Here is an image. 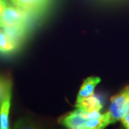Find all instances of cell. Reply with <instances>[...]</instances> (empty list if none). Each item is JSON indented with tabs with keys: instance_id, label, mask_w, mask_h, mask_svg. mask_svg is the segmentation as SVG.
<instances>
[{
	"instance_id": "1",
	"label": "cell",
	"mask_w": 129,
	"mask_h": 129,
	"mask_svg": "<svg viewBox=\"0 0 129 129\" xmlns=\"http://www.w3.org/2000/svg\"><path fill=\"white\" fill-rule=\"evenodd\" d=\"M129 112V86H127L119 93L111 99L109 115L111 123L120 120Z\"/></svg>"
},
{
	"instance_id": "2",
	"label": "cell",
	"mask_w": 129,
	"mask_h": 129,
	"mask_svg": "<svg viewBox=\"0 0 129 129\" xmlns=\"http://www.w3.org/2000/svg\"><path fill=\"white\" fill-rule=\"evenodd\" d=\"M27 12L15 5H7L0 15V28L9 27L27 24Z\"/></svg>"
},
{
	"instance_id": "3",
	"label": "cell",
	"mask_w": 129,
	"mask_h": 129,
	"mask_svg": "<svg viewBox=\"0 0 129 129\" xmlns=\"http://www.w3.org/2000/svg\"><path fill=\"white\" fill-rule=\"evenodd\" d=\"M87 119L80 111H75L63 116L60 120L61 124L71 129H85V125Z\"/></svg>"
},
{
	"instance_id": "4",
	"label": "cell",
	"mask_w": 129,
	"mask_h": 129,
	"mask_svg": "<svg viewBox=\"0 0 129 129\" xmlns=\"http://www.w3.org/2000/svg\"><path fill=\"white\" fill-rule=\"evenodd\" d=\"M101 82L98 77H89L83 83L77 95L76 103L80 102L83 99L94 95V90L97 85Z\"/></svg>"
},
{
	"instance_id": "5",
	"label": "cell",
	"mask_w": 129,
	"mask_h": 129,
	"mask_svg": "<svg viewBox=\"0 0 129 129\" xmlns=\"http://www.w3.org/2000/svg\"><path fill=\"white\" fill-rule=\"evenodd\" d=\"M102 107L103 106L100 99L94 95L88 97L80 102L76 103L75 104V108L77 109L84 111L85 113L101 111Z\"/></svg>"
},
{
	"instance_id": "6",
	"label": "cell",
	"mask_w": 129,
	"mask_h": 129,
	"mask_svg": "<svg viewBox=\"0 0 129 129\" xmlns=\"http://www.w3.org/2000/svg\"><path fill=\"white\" fill-rule=\"evenodd\" d=\"M48 0H16L14 5L19 7L29 14H34L46 5Z\"/></svg>"
},
{
	"instance_id": "7",
	"label": "cell",
	"mask_w": 129,
	"mask_h": 129,
	"mask_svg": "<svg viewBox=\"0 0 129 129\" xmlns=\"http://www.w3.org/2000/svg\"><path fill=\"white\" fill-rule=\"evenodd\" d=\"M12 92H9L0 103V129L9 128V114Z\"/></svg>"
},
{
	"instance_id": "8",
	"label": "cell",
	"mask_w": 129,
	"mask_h": 129,
	"mask_svg": "<svg viewBox=\"0 0 129 129\" xmlns=\"http://www.w3.org/2000/svg\"><path fill=\"white\" fill-rule=\"evenodd\" d=\"M111 124L109 113L101 114L99 117L88 119L85 122V129H101Z\"/></svg>"
},
{
	"instance_id": "9",
	"label": "cell",
	"mask_w": 129,
	"mask_h": 129,
	"mask_svg": "<svg viewBox=\"0 0 129 129\" xmlns=\"http://www.w3.org/2000/svg\"><path fill=\"white\" fill-rule=\"evenodd\" d=\"M17 47L18 46L10 40L5 32L2 29H0V52L9 53L15 50Z\"/></svg>"
},
{
	"instance_id": "10",
	"label": "cell",
	"mask_w": 129,
	"mask_h": 129,
	"mask_svg": "<svg viewBox=\"0 0 129 129\" xmlns=\"http://www.w3.org/2000/svg\"><path fill=\"white\" fill-rule=\"evenodd\" d=\"M10 92H12L11 80L5 77L0 76V103Z\"/></svg>"
},
{
	"instance_id": "11",
	"label": "cell",
	"mask_w": 129,
	"mask_h": 129,
	"mask_svg": "<svg viewBox=\"0 0 129 129\" xmlns=\"http://www.w3.org/2000/svg\"><path fill=\"white\" fill-rule=\"evenodd\" d=\"M7 5H8L7 0H0V15L3 12L5 8L7 7Z\"/></svg>"
},
{
	"instance_id": "12",
	"label": "cell",
	"mask_w": 129,
	"mask_h": 129,
	"mask_svg": "<svg viewBox=\"0 0 129 129\" xmlns=\"http://www.w3.org/2000/svg\"><path fill=\"white\" fill-rule=\"evenodd\" d=\"M11 1V2L13 4V5H14L15 4V2H16V0H10Z\"/></svg>"
}]
</instances>
